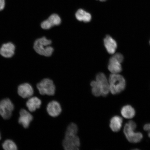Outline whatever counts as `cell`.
Wrapping results in <instances>:
<instances>
[{
  "label": "cell",
  "mask_w": 150,
  "mask_h": 150,
  "mask_svg": "<svg viewBox=\"0 0 150 150\" xmlns=\"http://www.w3.org/2000/svg\"><path fill=\"white\" fill-rule=\"evenodd\" d=\"M37 88L42 95L53 96L55 93V86L53 81L49 79H43L37 84Z\"/></svg>",
  "instance_id": "8992f818"
},
{
  "label": "cell",
  "mask_w": 150,
  "mask_h": 150,
  "mask_svg": "<svg viewBox=\"0 0 150 150\" xmlns=\"http://www.w3.org/2000/svg\"><path fill=\"white\" fill-rule=\"evenodd\" d=\"M78 127L74 123H71L67 127L63 146L66 150H77L79 149L80 142L77 136Z\"/></svg>",
  "instance_id": "6da1fadb"
},
{
  "label": "cell",
  "mask_w": 150,
  "mask_h": 150,
  "mask_svg": "<svg viewBox=\"0 0 150 150\" xmlns=\"http://www.w3.org/2000/svg\"><path fill=\"white\" fill-rule=\"evenodd\" d=\"M1 133H0V140L1 139Z\"/></svg>",
  "instance_id": "cb8c5ba5"
},
{
  "label": "cell",
  "mask_w": 150,
  "mask_h": 150,
  "mask_svg": "<svg viewBox=\"0 0 150 150\" xmlns=\"http://www.w3.org/2000/svg\"><path fill=\"white\" fill-rule=\"evenodd\" d=\"M20 117L18 119V122L23 126L24 128H28L30 123L33 120V117L30 113L24 109L20 110Z\"/></svg>",
  "instance_id": "30bf717a"
},
{
  "label": "cell",
  "mask_w": 150,
  "mask_h": 150,
  "mask_svg": "<svg viewBox=\"0 0 150 150\" xmlns=\"http://www.w3.org/2000/svg\"><path fill=\"white\" fill-rule=\"evenodd\" d=\"M18 93L22 98H29L33 95L34 90L31 84L27 83H24L18 86Z\"/></svg>",
  "instance_id": "9c48e42d"
},
{
  "label": "cell",
  "mask_w": 150,
  "mask_h": 150,
  "mask_svg": "<svg viewBox=\"0 0 150 150\" xmlns=\"http://www.w3.org/2000/svg\"><path fill=\"white\" fill-rule=\"evenodd\" d=\"M61 19L59 15L52 14L50 16L48 19L43 21L41 24V27L44 29H50L52 27L60 24Z\"/></svg>",
  "instance_id": "8fae6325"
},
{
  "label": "cell",
  "mask_w": 150,
  "mask_h": 150,
  "mask_svg": "<svg viewBox=\"0 0 150 150\" xmlns=\"http://www.w3.org/2000/svg\"><path fill=\"white\" fill-rule=\"evenodd\" d=\"M124 57L119 52L115 53L110 57L108 62V68L112 74H119L122 71L121 63Z\"/></svg>",
  "instance_id": "5b68a950"
},
{
  "label": "cell",
  "mask_w": 150,
  "mask_h": 150,
  "mask_svg": "<svg viewBox=\"0 0 150 150\" xmlns=\"http://www.w3.org/2000/svg\"><path fill=\"white\" fill-rule=\"evenodd\" d=\"M149 44H150V41H149Z\"/></svg>",
  "instance_id": "d4e9b609"
},
{
  "label": "cell",
  "mask_w": 150,
  "mask_h": 150,
  "mask_svg": "<svg viewBox=\"0 0 150 150\" xmlns=\"http://www.w3.org/2000/svg\"><path fill=\"white\" fill-rule=\"evenodd\" d=\"M3 149L5 150H17L18 147L16 143L11 139L5 141L2 144Z\"/></svg>",
  "instance_id": "ffe728a7"
},
{
  "label": "cell",
  "mask_w": 150,
  "mask_h": 150,
  "mask_svg": "<svg viewBox=\"0 0 150 150\" xmlns=\"http://www.w3.org/2000/svg\"><path fill=\"white\" fill-rule=\"evenodd\" d=\"M121 114L124 117L127 119H131L134 117L135 110L132 107L129 105L123 106L121 110Z\"/></svg>",
  "instance_id": "e0dca14e"
},
{
  "label": "cell",
  "mask_w": 150,
  "mask_h": 150,
  "mask_svg": "<svg viewBox=\"0 0 150 150\" xmlns=\"http://www.w3.org/2000/svg\"><path fill=\"white\" fill-rule=\"evenodd\" d=\"M96 80L98 82L102 89L103 96H106L110 92L108 80L105 75L103 73H99L97 74Z\"/></svg>",
  "instance_id": "ba28073f"
},
{
  "label": "cell",
  "mask_w": 150,
  "mask_h": 150,
  "mask_svg": "<svg viewBox=\"0 0 150 150\" xmlns=\"http://www.w3.org/2000/svg\"><path fill=\"white\" fill-rule=\"evenodd\" d=\"M99 1H107V0H99Z\"/></svg>",
  "instance_id": "603a6c76"
},
{
  "label": "cell",
  "mask_w": 150,
  "mask_h": 150,
  "mask_svg": "<svg viewBox=\"0 0 150 150\" xmlns=\"http://www.w3.org/2000/svg\"><path fill=\"white\" fill-rule=\"evenodd\" d=\"M93 94L96 97L102 96V89L96 80H93L91 83Z\"/></svg>",
  "instance_id": "d6986e66"
},
{
  "label": "cell",
  "mask_w": 150,
  "mask_h": 150,
  "mask_svg": "<svg viewBox=\"0 0 150 150\" xmlns=\"http://www.w3.org/2000/svg\"><path fill=\"white\" fill-rule=\"evenodd\" d=\"M110 92L112 94L117 95L125 90L126 82L124 78L119 74H112L108 79Z\"/></svg>",
  "instance_id": "7a4b0ae2"
},
{
  "label": "cell",
  "mask_w": 150,
  "mask_h": 150,
  "mask_svg": "<svg viewBox=\"0 0 150 150\" xmlns=\"http://www.w3.org/2000/svg\"><path fill=\"white\" fill-rule=\"evenodd\" d=\"M15 46L11 42L4 44L0 49V54L5 58H10L14 54Z\"/></svg>",
  "instance_id": "5bb4252c"
},
{
  "label": "cell",
  "mask_w": 150,
  "mask_h": 150,
  "mask_svg": "<svg viewBox=\"0 0 150 150\" xmlns=\"http://www.w3.org/2000/svg\"><path fill=\"white\" fill-rule=\"evenodd\" d=\"M52 41L43 37L37 39L34 44V49L37 53L40 55L49 57L51 56L54 52V49L50 46Z\"/></svg>",
  "instance_id": "3957f363"
},
{
  "label": "cell",
  "mask_w": 150,
  "mask_h": 150,
  "mask_svg": "<svg viewBox=\"0 0 150 150\" xmlns=\"http://www.w3.org/2000/svg\"><path fill=\"white\" fill-rule=\"evenodd\" d=\"M104 45L109 54L113 55L117 48L116 41L110 35H106L104 39Z\"/></svg>",
  "instance_id": "4fadbf2b"
},
{
  "label": "cell",
  "mask_w": 150,
  "mask_h": 150,
  "mask_svg": "<svg viewBox=\"0 0 150 150\" xmlns=\"http://www.w3.org/2000/svg\"><path fill=\"white\" fill-rule=\"evenodd\" d=\"M5 6V0H0V11L3 10Z\"/></svg>",
  "instance_id": "7402d4cb"
},
{
  "label": "cell",
  "mask_w": 150,
  "mask_h": 150,
  "mask_svg": "<svg viewBox=\"0 0 150 150\" xmlns=\"http://www.w3.org/2000/svg\"><path fill=\"white\" fill-rule=\"evenodd\" d=\"M42 102L40 99L37 97H30L26 103L27 106L30 112H35L37 109L40 108Z\"/></svg>",
  "instance_id": "9a60e30c"
},
{
  "label": "cell",
  "mask_w": 150,
  "mask_h": 150,
  "mask_svg": "<svg viewBox=\"0 0 150 150\" xmlns=\"http://www.w3.org/2000/svg\"><path fill=\"white\" fill-rule=\"evenodd\" d=\"M123 119L118 116H114L110 120V126L112 130L114 132H117L121 128Z\"/></svg>",
  "instance_id": "2e32d148"
},
{
  "label": "cell",
  "mask_w": 150,
  "mask_h": 150,
  "mask_svg": "<svg viewBox=\"0 0 150 150\" xmlns=\"http://www.w3.org/2000/svg\"><path fill=\"white\" fill-rule=\"evenodd\" d=\"M14 109V105L9 98L4 99L0 101V115L3 119H10Z\"/></svg>",
  "instance_id": "52a82bcc"
},
{
  "label": "cell",
  "mask_w": 150,
  "mask_h": 150,
  "mask_svg": "<svg viewBox=\"0 0 150 150\" xmlns=\"http://www.w3.org/2000/svg\"><path fill=\"white\" fill-rule=\"evenodd\" d=\"M49 115L53 117H58L62 112V108L59 103L56 101H52L49 103L47 107Z\"/></svg>",
  "instance_id": "7c38bea8"
},
{
  "label": "cell",
  "mask_w": 150,
  "mask_h": 150,
  "mask_svg": "<svg viewBox=\"0 0 150 150\" xmlns=\"http://www.w3.org/2000/svg\"><path fill=\"white\" fill-rule=\"evenodd\" d=\"M144 129L145 131L148 132V136L150 138V123L144 125Z\"/></svg>",
  "instance_id": "44dd1931"
},
{
  "label": "cell",
  "mask_w": 150,
  "mask_h": 150,
  "mask_svg": "<svg viewBox=\"0 0 150 150\" xmlns=\"http://www.w3.org/2000/svg\"><path fill=\"white\" fill-rule=\"evenodd\" d=\"M76 17L77 20L84 22H89L91 19V14L82 9H80L77 11Z\"/></svg>",
  "instance_id": "ac0fdd59"
},
{
  "label": "cell",
  "mask_w": 150,
  "mask_h": 150,
  "mask_svg": "<svg viewBox=\"0 0 150 150\" xmlns=\"http://www.w3.org/2000/svg\"><path fill=\"white\" fill-rule=\"evenodd\" d=\"M137 125L134 121L130 120L125 125L123 132L128 141L132 143L139 142L143 138V135L139 132H135Z\"/></svg>",
  "instance_id": "277c9868"
}]
</instances>
